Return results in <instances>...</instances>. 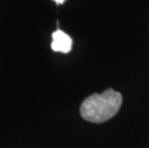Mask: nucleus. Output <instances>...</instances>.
<instances>
[{
  "instance_id": "nucleus-2",
  "label": "nucleus",
  "mask_w": 149,
  "mask_h": 148,
  "mask_svg": "<svg viewBox=\"0 0 149 148\" xmlns=\"http://www.w3.org/2000/svg\"><path fill=\"white\" fill-rule=\"evenodd\" d=\"M72 47V40L62 30H57L52 34L51 48L56 52L68 53Z\"/></svg>"
},
{
  "instance_id": "nucleus-3",
  "label": "nucleus",
  "mask_w": 149,
  "mask_h": 148,
  "mask_svg": "<svg viewBox=\"0 0 149 148\" xmlns=\"http://www.w3.org/2000/svg\"><path fill=\"white\" fill-rule=\"evenodd\" d=\"M53 1H55L57 4H63V3L65 1V0H53Z\"/></svg>"
},
{
  "instance_id": "nucleus-1",
  "label": "nucleus",
  "mask_w": 149,
  "mask_h": 148,
  "mask_svg": "<svg viewBox=\"0 0 149 148\" xmlns=\"http://www.w3.org/2000/svg\"><path fill=\"white\" fill-rule=\"evenodd\" d=\"M121 103V94L110 88L102 93H93L87 97L81 105L80 114L86 120L102 123L116 115Z\"/></svg>"
}]
</instances>
